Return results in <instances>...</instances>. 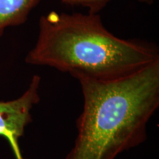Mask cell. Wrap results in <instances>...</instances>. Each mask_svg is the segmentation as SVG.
Masks as SVG:
<instances>
[{"instance_id": "1", "label": "cell", "mask_w": 159, "mask_h": 159, "mask_svg": "<svg viewBox=\"0 0 159 159\" xmlns=\"http://www.w3.org/2000/svg\"><path fill=\"white\" fill-rule=\"evenodd\" d=\"M83 96L77 136L66 159H115L146 139L159 106V58L125 76H78Z\"/></svg>"}, {"instance_id": "2", "label": "cell", "mask_w": 159, "mask_h": 159, "mask_svg": "<svg viewBox=\"0 0 159 159\" xmlns=\"http://www.w3.org/2000/svg\"><path fill=\"white\" fill-rule=\"evenodd\" d=\"M158 58L156 47L116 36L97 13L52 11L40 19L36 42L25 61L69 72L75 78L111 80Z\"/></svg>"}, {"instance_id": "3", "label": "cell", "mask_w": 159, "mask_h": 159, "mask_svg": "<svg viewBox=\"0 0 159 159\" xmlns=\"http://www.w3.org/2000/svg\"><path fill=\"white\" fill-rule=\"evenodd\" d=\"M40 84L41 77L35 75L28 88L19 98L0 102V136L8 140L18 159H21L18 141L32 122L30 111L40 101Z\"/></svg>"}, {"instance_id": "4", "label": "cell", "mask_w": 159, "mask_h": 159, "mask_svg": "<svg viewBox=\"0 0 159 159\" xmlns=\"http://www.w3.org/2000/svg\"><path fill=\"white\" fill-rule=\"evenodd\" d=\"M40 0H0V35L7 27L23 24Z\"/></svg>"}, {"instance_id": "5", "label": "cell", "mask_w": 159, "mask_h": 159, "mask_svg": "<svg viewBox=\"0 0 159 159\" xmlns=\"http://www.w3.org/2000/svg\"><path fill=\"white\" fill-rule=\"evenodd\" d=\"M63 3L70 5H78L87 7L89 13H97L110 0H61ZM142 3L151 5L156 0H138Z\"/></svg>"}]
</instances>
